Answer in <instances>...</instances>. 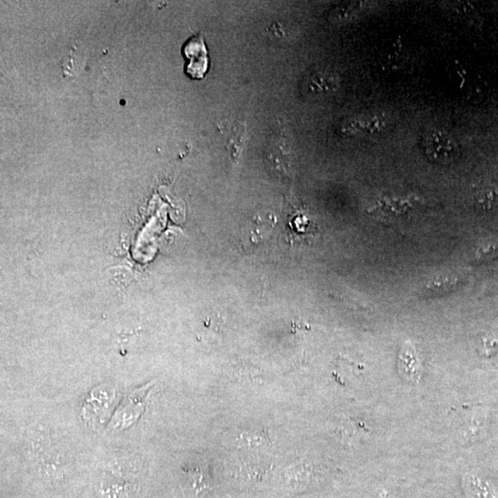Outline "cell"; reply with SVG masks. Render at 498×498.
Wrapping results in <instances>:
<instances>
[{"instance_id":"6da1fadb","label":"cell","mask_w":498,"mask_h":498,"mask_svg":"<svg viewBox=\"0 0 498 498\" xmlns=\"http://www.w3.org/2000/svg\"><path fill=\"white\" fill-rule=\"evenodd\" d=\"M424 154L430 161L439 165H448L458 157V143L450 134L440 130H433L422 140Z\"/></svg>"},{"instance_id":"7a4b0ae2","label":"cell","mask_w":498,"mask_h":498,"mask_svg":"<svg viewBox=\"0 0 498 498\" xmlns=\"http://www.w3.org/2000/svg\"><path fill=\"white\" fill-rule=\"evenodd\" d=\"M213 489L206 469L193 465L184 470L183 493L184 498H203Z\"/></svg>"},{"instance_id":"3957f363","label":"cell","mask_w":498,"mask_h":498,"mask_svg":"<svg viewBox=\"0 0 498 498\" xmlns=\"http://www.w3.org/2000/svg\"><path fill=\"white\" fill-rule=\"evenodd\" d=\"M398 371L406 382H420L423 368L417 351L412 344H406L401 348L398 356Z\"/></svg>"},{"instance_id":"277c9868","label":"cell","mask_w":498,"mask_h":498,"mask_svg":"<svg viewBox=\"0 0 498 498\" xmlns=\"http://www.w3.org/2000/svg\"><path fill=\"white\" fill-rule=\"evenodd\" d=\"M99 492L102 498H133L137 487L131 483L107 479L100 485Z\"/></svg>"},{"instance_id":"5b68a950","label":"cell","mask_w":498,"mask_h":498,"mask_svg":"<svg viewBox=\"0 0 498 498\" xmlns=\"http://www.w3.org/2000/svg\"><path fill=\"white\" fill-rule=\"evenodd\" d=\"M271 438L265 430H248L243 432L237 438V444L241 447L262 448L271 446Z\"/></svg>"},{"instance_id":"8992f818","label":"cell","mask_w":498,"mask_h":498,"mask_svg":"<svg viewBox=\"0 0 498 498\" xmlns=\"http://www.w3.org/2000/svg\"><path fill=\"white\" fill-rule=\"evenodd\" d=\"M466 487L468 489V493H470L473 498H498L497 494L491 485H489L487 482H483L478 477L471 476L467 479Z\"/></svg>"},{"instance_id":"52a82bcc","label":"cell","mask_w":498,"mask_h":498,"mask_svg":"<svg viewBox=\"0 0 498 498\" xmlns=\"http://www.w3.org/2000/svg\"><path fill=\"white\" fill-rule=\"evenodd\" d=\"M498 257V241H487L480 245L476 252L479 262H489Z\"/></svg>"},{"instance_id":"ba28073f","label":"cell","mask_w":498,"mask_h":498,"mask_svg":"<svg viewBox=\"0 0 498 498\" xmlns=\"http://www.w3.org/2000/svg\"><path fill=\"white\" fill-rule=\"evenodd\" d=\"M498 345V330H494L493 332L488 334L485 339V350L489 351L493 350Z\"/></svg>"}]
</instances>
